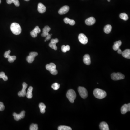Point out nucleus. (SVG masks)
<instances>
[{"label":"nucleus","instance_id":"1","mask_svg":"<svg viewBox=\"0 0 130 130\" xmlns=\"http://www.w3.org/2000/svg\"><path fill=\"white\" fill-rule=\"evenodd\" d=\"M10 29L12 33L15 35H19L21 33V27L19 24L17 23H12Z\"/></svg>","mask_w":130,"mask_h":130},{"label":"nucleus","instance_id":"2","mask_svg":"<svg viewBox=\"0 0 130 130\" xmlns=\"http://www.w3.org/2000/svg\"><path fill=\"white\" fill-rule=\"evenodd\" d=\"M93 94L95 98L98 99H102L106 97V92L99 88H96L93 92Z\"/></svg>","mask_w":130,"mask_h":130},{"label":"nucleus","instance_id":"3","mask_svg":"<svg viewBox=\"0 0 130 130\" xmlns=\"http://www.w3.org/2000/svg\"><path fill=\"white\" fill-rule=\"evenodd\" d=\"M67 97L70 103H74L76 97V94L74 90L70 89L67 92Z\"/></svg>","mask_w":130,"mask_h":130},{"label":"nucleus","instance_id":"4","mask_svg":"<svg viewBox=\"0 0 130 130\" xmlns=\"http://www.w3.org/2000/svg\"><path fill=\"white\" fill-rule=\"evenodd\" d=\"M78 91L79 95L83 98L86 99L88 97V91L84 87L79 86L78 88Z\"/></svg>","mask_w":130,"mask_h":130},{"label":"nucleus","instance_id":"5","mask_svg":"<svg viewBox=\"0 0 130 130\" xmlns=\"http://www.w3.org/2000/svg\"><path fill=\"white\" fill-rule=\"evenodd\" d=\"M111 78L113 80L117 81L123 79L125 78V76L123 74L120 73H113L111 74Z\"/></svg>","mask_w":130,"mask_h":130},{"label":"nucleus","instance_id":"6","mask_svg":"<svg viewBox=\"0 0 130 130\" xmlns=\"http://www.w3.org/2000/svg\"><path fill=\"white\" fill-rule=\"evenodd\" d=\"M10 53H11V51L9 50V51H7L5 52L4 56L5 58H8V61L9 63H13L16 60V57L15 56L10 55Z\"/></svg>","mask_w":130,"mask_h":130},{"label":"nucleus","instance_id":"7","mask_svg":"<svg viewBox=\"0 0 130 130\" xmlns=\"http://www.w3.org/2000/svg\"><path fill=\"white\" fill-rule=\"evenodd\" d=\"M38 55V53L35 52H32L29 53V55L27 58V61L28 63H31L33 62L34 58Z\"/></svg>","mask_w":130,"mask_h":130},{"label":"nucleus","instance_id":"8","mask_svg":"<svg viewBox=\"0 0 130 130\" xmlns=\"http://www.w3.org/2000/svg\"><path fill=\"white\" fill-rule=\"evenodd\" d=\"M25 111H23L20 114H17L16 113H13V116L14 117V119L16 121H19L20 120L24 118L25 116Z\"/></svg>","mask_w":130,"mask_h":130},{"label":"nucleus","instance_id":"9","mask_svg":"<svg viewBox=\"0 0 130 130\" xmlns=\"http://www.w3.org/2000/svg\"><path fill=\"white\" fill-rule=\"evenodd\" d=\"M78 39L80 43L83 45H85L88 43V38L84 34L81 33L79 34L78 37Z\"/></svg>","mask_w":130,"mask_h":130},{"label":"nucleus","instance_id":"10","mask_svg":"<svg viewBox=\"0 0 130 130\" xmlns=\"http://www.w3.org/2000/svg\"><path fill=\"white\" fill-rule=\"evenodd\" d=\"M27 84L26 83H23V88L22 90L18 93V95L19 97H25L26 95V89L27 87Z\"/></svg>","mask_w":130,"mask_h":130},{"label":"nucleus","instance_id":"11","mask_svg":"<svg viewBox=\"0 0 130 130\" xmlns=\"http://www.w3.org/2000/svg\"><path fill=\"white\" fill-rule=\"evenodd\" d=\"M130 111V103L124 104L121 108V113L125 114L127 112Z\"/></svg>","mask_w":130,"mask_h":130},{"label":"nucleus","instance_id":"12","mask_svg":"<svg viewBox=\"0 0 130 130\" xmlns=\"http://www.w3.org/2000/svg\"><path fill=\"white\" fill-rule=\"evenodd\" d=\"M70 8L67 5H65L59 9L58 13L60 15H63L67 13L69 11Z\"/></svg>","mask_w":130,"mask_h":130},{"label":"nucleus","instance_id":"13","mask_svg":"<svg viewBox=\"0 0 130 130\" xmlns=\"http://www.w3.org/2000/svg\"><path fill=\"white\" fill-rule=\"evenodd\" d=\"M46 8L42 3H40L38 4V11L40 13L43 14L46 11Z\"/></svg>","mask_w":130,"mask_h":130},{"label":"nucleus","instance_id":"14","mask_svg":"<svg viewBox=\"0 0 130 130\" xmlns=\"http://www.w3.org/2000/svg\"><path fill=\"white\" fill-rule=\"evenodd\" d=\"M95 19L94 17H91L86 19L85 23L87 25H92L95 23Z\"/></svg>","mask_w":130,"mask_h":130},{"label":"nucleus","instance_id":"15","mask_svg":"<svg viewBox=\"0 0 130 130\" xmlns=\"http://www.w3.org/2000/svg\"><path fill=\"white\" fill-rule=\"evenodd\" d=\"M46 68L47 70L49 71L50 72L56 69V65L54 63H50L49 64H47L46 65Z\"/></svg>","mask_w":130,"mask_h":130},{"label":"nucleus","instance_id":"16","mask_svg":"<svg viewBox=\"0 0 130 130\" xmlns=\"http://www.w3.org/2000/svg\"><path fill=\"white\" fill-rule=\"evenodd\" d=\"M51 30V28L48 26H46L44 27L43 29L42 33L41 34V36L42 37H46L48 34H49V32Z\"/></svg>","mask_w":130,"mask_h":130},{"label":"nucleus","instance_id":"17","mask_svg":"<svg viewBox=\"0 0 130 130\" xmlns=\"http://www.w3.org/2000/svg\"><path fill=\"white\" fill-rule=\"evenodd\" d=\"M84 63L87 65H89L91 64V59L90 55L86 54L84 55L83 58Z\"/></svg>","mask_w":130,"mask_h":130},{"label":"nucleus","instance_id":"18","mask_svg":"<svg viewBox=\"0 0 130 130\" xmlns=\"http://www.w3.org/2000/svg\"><path fill=\"white\" fill-rule=\"evenodd\" d=\"M99 128L101 130H109L108 124L105 122H102L99 125Z\"/></svg>","mask_w":130,"mask_h":130},{"label":"nucleus","instance_id":"19","mask_svg":"<svg viewBox=\"0 0 130 130\" xmlns=\"http://www.w3.org/2000/svg\"><path fill=\"white\" fill-rule=\"evenodd\" d=\"M33 88L32 86H30L27 92L26 93V96L28 99H31L32 97V92Z\"/></svg>","mask_w":130,"mask_h":130},{"label":"nucleus","instance_id":"20","mask_svg":"<svg viewBox=\"0 0 130 130\" xmlns=\"http://www.w3.org/2000/svg\"><path fill=\"white\" fill-rule=\"evenodd\" d=\"M122 55L123 57L129 59L130 58V50L126 49L124 50V51L122 52Z\"/></svg>","mask_w":130,"mask_h":130},{"label":"nucleus","instance_id":"21","mask_svg":"<svg viewBox=\"0 0 130 130\" xmlns=\"http://www.w3.org/2000/svg\"><path fill=\"white\" fill-rule=\"evenodd\" d=\"M121 44L122 42L121 41H118L115 42L113 46V50H114L115 51H117L118 49L121 46Z\"/></svg>","mask_w":130,"mask_h":130},{"label":"nucleus","instance_id":"22","mask_svg":"<svg viewBox=\"0 0 130 130\" xmlns=\"http://www.w3.org/2000/svg\"><path fill=\"white\" fill-rule=\"evenodd\" d=\"M64 23L66 24L69 23L70 25H74L75 24V21L74 20H71L68 18H66L64 19Z\"/></svg>","mask_w":130,"mask_h":130},{"label":"nucleus","instance_id":"23","mask_svg":"<svg viewBox=\"0 0 130 130\" xmlns=\"http://www.w3.org/2000/svg\"><path fill=\"white\" fill-rule=\"evenodd\" d=\"M112 29V27L110 25H106L104 28V31L105 33H110Z\"/></svg>","mask_w":130,"mask_h":130},{"label":"nucleus","instance_id":"24","mask_svg":"<svg viewBox=\"0 0 130 130\" xmlns=\"http://www.w3.org/2000/svg\"><path fill=\"white\" fill-rule=\"evenodd\" d=\"M39 106L40 109V112H41V113L42 114L45 113V109L46 108V105L43 103H39Z\"/></svg>","mask_w":130,"mask_h":130},{"label":"nucleus","instance_id":"25","mask_svg":"<svg viewBox=\"0 0 130 130\" xmlns=\"http://www.w3.org/2000/svg\"><path fill=\"white\" fill-rule=\"evenodd\" d=\"M119 17L120 18L123 19L124 20L126 21L128 19V15L125 13L120 14L119 15Z\"/></svg>","mask_w":130,"mask_h":130},{"label":"nucleus","instance_id":"26","mask_svg":"<svg viewBox=\"0 0 130 130\" xmlns=\"http://www.w3.org/2000/svg\"><path fill=\"white\" fill-rule=\"evenodd\" d=\"M70 49V46L63 45L61 47V50L63 52L65 53L67 52V51H69Z\"/></svg>","mask_w":130,"mask_h":130},{"label":"nucleus","instance_id":"27","mask_svg":"<svg viewBox=\"0 0 130 130\" xmlns=\"http://www.w3.org/2000/svg\"><path fill=\"white\" fill-rule=\"evenodd\" d=\"M58 130H72L70 127L67 126L61 125L58 127Z\"/></svg>","mask_w":130,"mask_h":130},{"label":"nucleus","instance_id":"28","mask_svg":"<svg viewBox=\"0 0 130 130\" xmlns=\"http://www.w3.org/2000/svg\"><path fill=\"white\" fill-rule=\"evenodd\" d=\"M38 125L37 124H32L30 125V130H38Z\"/></svg>","mask_w":130,"mask_h":130},{"label":"nucleus","instance_id":"29","mask_svg":"<svg viewBox=\"0 0 130 130\" xmlns=\"http://www.w3.org/2000/svg\"><path fill=\"white\" fill-rule=\"evenodd\" d=\"M2 78L3 80L5 81H7L8 80L7 76L5 75V74L4 72H1L0 73V79Z\"/></svg>","mask_w":130,"mask_h":130},{"label":"nucleus","instance_id":"30","mask_svg":"<svg viewBox=\"0 0 130 130\" xmlns=\"http://www.w3.org/2000/svg\"><path fill=\"white\" fill-rule=\"evenodd\" d=\"M60 85L57 83H55L53 84L52 85V88L54 89V90H56L60 88Z\"/></svg>","mask_w":130,"mask_h":130},{"label":"nucleus","instance_id":"31","mask_svg":"<svg viewBox=\"0 0 130 130\" xmlns=\"http://www.w3.org/2000/svg\"><path fill=\"white\" fill-rule=\"evenodd\" d=\"M49 46L50 48L55 50H56L58 49L57 47L56 46V44H55V43H52L50 42L49 44Z\"/></svg>","mask_w":130,"mask_h":130},{"label":"nucleus","instance_id":"32","mask_svg":"<svg viewBox=\"0 0 130 130\" xmlns=\"http://www.w3.org/2000/svg\"><path fill=\"white\" fill-rule=\"evenodd\" d=\"M12 3H14L16 7H19L20 3L18 0H12Z\"/></svg>","mask_w":130,"mask_h":130},{"label":"nucleus","instance_id":"33","mask_svg":"<svg viewBox=\"0 0 130 130\" xmlns=\"http://www.w3.org/2000/svg\"><path fill=\"white\" fill-rule=\"evenodd\" d=\"M30 35L33 38H36L38 34L36 32H35L33 30L31 31L30 32Z\"/></svg>","mask_w":130,"mask_h":130},{"label":"nucleus","instance_id":"34","mask_svg":"<svg viewBox=\"0 0 130 130\" xmlns=\"http://www.w3.org/2000/svg\"><path fill=\"white\" fill-rule=\"evenodd\" d=\"M33 30L37 34L41 32V29L38 26H36Z\"/></svg>","mask_w":130,"mask_h":130},{"label":"nucleus","instance_id":"35","mask_svg":"<svg viewBox=\"0 0 130 130\" xmlns=\"http://www.w3.org/2000/svg\"><path fill=\"white\" fill-rule=\"evenodd\" d=\"M5 107L3 103L0 102V111H3L5 110Z\"/></svg>","mask_w":130,"mask_h":130},{"label":"nucleus","instance_id":"36","mask_svg":"<svg viewBox=\"0 0 130 130\" xmlns=\"http://www.w3.org/2000/svg\"><path fill=\"white\" fill-rule=\"evenodd\" d=\"M59 42V40L58 38H55V39H52L51 40V43H55V44H56L57 43H58Z\"/></svg>","mask_w":130,"mask_h":130},{"label":"nucleus","instance_id":"37","mask_svg":"<svg viewBox=\"0 0 130 130\" xmlns=\"http://www.w3.org/2000/svg\"><path fill=\"white\" fill-rule=\"evenodd\" d=\"M52 35V34H49L46 37V38L45 40V42H46L47 41H48V40H50L51 39V36Z\"/></svg>","mask_w":130,"mask_h":130},{"label":"nucleus","instance_id":"38","mask_svg":"<svg viewBox=\"0 0 130 130\" xmlns=\"http://www.w3.org/2000/svg\"><path fill=\"white\" fill-rule=\"evenodd\" d=\"M6 2L8 4H11L12 3V0H6Z\"/></svg>","mask_w":130,"mask_h":130},{"label":"nucleus","instance_id":"39","mask_svg":"<svg viewBox=\"0 0 130 130\" xmlns=\"http://www.w3.org/2000/svg\"><path fill=\"white\" fill-rule=\"evenodd\" d=\"M117 51H117V52H118V53L119 54H121L122 52V51L121 50V49H120V48H119L118 49V50H117Z\"/></svg>","mask_w":130,"mask_h":130},{"label":"nucleus","instance_id":"40","mask_svg":"<svg viewBox=\"0 0 130 130\" xmlns=\"http://www.w3.org/2000/svg\"><path fill=\"white\" fill-rule=\"evenodd\" d=\"M24 0L26 1H29L30 0Z\"/></svg>","mask_w":130,"mask_h":130},{"label":"nucleus","instance_id":"41","mask_svg":"<svg viewBox=\"0 0 130 130\" xmlns=\"http://www.w3.org/2000/svg\"><path fill=\"white\" fill-rule=\"evenodd\" d=\"M107 1H108V2H110V0H107Z\"/></svg>","mask_w":130,"mask_h":130},{"label":"nucleus","instance_id":"42","mask_svg":"<svg viewBox=\"0 0 130 130\" xmlns=\"http://www.w3.org/2000/svg\"><path fill=\"white\" fill-rule=\"evenodd\" d=\"M1 3V0H0V4Z\"/></svg>","mask_w":130,"mask_h":130}]
</instances>
